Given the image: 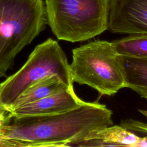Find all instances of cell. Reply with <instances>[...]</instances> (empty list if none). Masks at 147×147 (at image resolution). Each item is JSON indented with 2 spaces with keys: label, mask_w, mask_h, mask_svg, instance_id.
<instances>
[{
  "label": "cell",
  "mask_w": 147,
  "mask_h": 147,
  "mask_svg": "<svg viewBox=\"0 0 147 147\" xmlns=\"http://www.w3.org/2000/svg\"><path fill=\"white\" fill-rule=\"evenodd\" d=\"M53 75L73 86L66 55L58 42L50 38L37 45L24 65L0 83V111L6 113L29 86Z\"/></svg>",
  "instance_id": "5"
},
{
  "label": "cell",
  "mask_w": 147,
  "mask_h": 147,
  "mask_svg": "<svg viewBox=\"0 0 147 147\" xmlns=\"http://www.w3.org/2000/svg\"><path fill=\"white\" fill-rule=\"evenodd\" d=\"M107 30L115 34L147 33V0H110Z\"/></svg>",
  "instance_id": "6"
},
{
  "label": "cell",
  "mask_w": 147,
  "mask_h": 147,
  "mask_svg": "<svg viewBox=\"0 0 147 147\" xmlns=\"http://www.w3.org/2000/svg\"><path fill=\"white\" fill-rule=\"evenodd\" d=\"M1 113H2V111H0V114H1Z\"/></svg>",
  "instance_id": "13"
},
{
  "label": "cell",
  "mask_w": 147,
  "mask_h": 147,
  "mask_svg": "<svg viewBox=\"0 0 147 147\" xmlns=\"http://www.w3.org/2000/svg\"><path fill=\"white\" fill-rule=\"evenodd\" d=\"M111 42L117 55L147 58V33L130 34Z\"/></svg>",
  "instance_id": "11"
},
{
  "label": "cell",
  "mask_w": 147,
  "mask_h": 147,
  "mask_svg": "<svg viewBox=\"0 0 147 147\" xmlns=\"http://www.w3.org/2000/svg\"><path fill=\"white\" fill-rule=\"evenodd\" d=\"M125 80V87L147 99V58L117 56Z\"/></svg>",
  "instance_id": "9"
},
{
  "label": "cell",
  "mask_w": 147,
  "mask_h": 147,
  "mask_svg": "<svg viewBox=\"0 0 147 147\" xmlns=\"http://www.w3.org/2000/svg\"><path fill=\"white\" fill-rule=\"evenodd\" d=\"M145 146L144 138L121 125L109 126L86 137L76 146Z\"/></svg>",
  "instance_id": "8"
},
{
  "label": "cell",
  "mask_w": 147,
  "mask_h": 147,
  "mask_svg": "<svg viewBox=\"0 0 147 147\" xmlns=\"http://www.w3.org/2000/svg\"><path fill=\"white\" fill-rule=\"evenodd\" d=\"M69 64L73 83L86 84L101 95L125 88L123 75L112 42L97 40L72 49Z\"/></svg>",
  "instance_id": "4"
},
{
  "label": "cell",
  "mask_w": 147,
  "mask_h": 147,
  "mask_svg": "<svg viewBox=\"0 0 147 147\" xmlns=\"http://www.w3.org/2000/svg\"><path fill=\"white\" fill-rule=\"evenodd\" d=\"M120 125L140 137L144 138L145 142V146H147V123L136 119H128L122 121Z\"/></svg>",
  "instance_id": "12"
},
{
  "label": "cell",
  "mask_w": 147,
  "mask_h": 147,
  "mask_svg": "<svg viewBox=\"0 0 147 147\" xmlns=\"http://www.w3.org/2000/svg\"><path fill=\"white\" fill-rule=\"evenodd\" d=\"M105 105L83 101L62 113L0 117V146H76L91 134L113 125Z\"/></svg>",
  "instance_id": "1"
},
{
  "label": "cell",
  "mask_w": 147,
  "mask_h": 147,
  "mask_svg": "<svg viewBox=\"0 0 147 147\" xmlns=\"http://www.w3.org/2000/svg\"><path fill=\"white\" fill-rule=\"evenodd\" d=\"M83 102L77 96L72 86L6 113L7 117L16 118L47 115L69 110Z\"/></svg>",
  "instance_id": "7"
},
{
  "label": "cell",
  "mask_w": 147,
  "mask_h": 147,
  "mask_svg": "<svg viewBox=\"0 0 147 147\" xmlns=\"http://www.w3.org/2000/svg\"><path fill=\"white\" fill-rule=\"evenodd\" d=\"M71 87L72 86H69L57 75L47 76L33 83L25 89L6 112L10 109L36 101Z\"/></svg>",
  "instance_id": "10"
},
{
  "label": "cell",
  "mask_w": 147,
  "mask_h": 147,
  "mask_svg": "<svg viewBox=\"0 0 147 147\" xmlns=\"http://www.w3.org/2000/svg\"><path fill=\"white\" fill-rule=\"evenodd\" d=\"M47 24L58 40L81 42L108 29L110 0H45Z\"/></svg>",
  "instance_id": "3"
},
{
  "label": "cell",
  "mask_w": 147,
  "mask_h": 147,
  "mask_svg": "<svg viewBox=\"0 0 147 147\" xmlns=\"http://www.w3.org/2000/svg\"><path fill=\"white\" fill-rule=\"evenodd\" d=\"M47 24L43 0H0V78Z\"/></svg>",
  "instance_id": "2"
}]
</instances>
